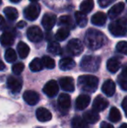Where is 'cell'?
I'll list each match as a JSON object with an SVG mask.
<instances>
[{
	"label": "cell",
	"mask_w": 127,
	"mask_h": 128,
	"mask_svg": "<svg viewBox=\"0 0 127 128\" xmlns=\"http://www.w3.org/2000/svg\"><path fill=\"white\" fill-rule=\"evenodd\" d=\"M105 38L101 32L95 29H89L85 36V44L89 49L98 50L102 47Z\"/></svg>",
	"instance_id": "1"
},
{
	"label": "cell",
	"mask_w": 127,
	"mask_h": 128,
	"mask_svg": "<svg viewBox=\"0 0 127 128\" xmlns=\"http://www.w3.org/2000/svg\"><path fill=\"white\" fill-rule=\"evenodd\" d=\"M99 80L93 75H82L78 78V84L81 90L87 92H94L97 91Z\"/></svg>",
	"instance_id": "2"
},
{
	"label": "cell",
	"mask_w": 127,
	"mask_h": 128,
	"mask_svg": "<svg viewBox=\"0 0 127 128\" xmlns=\"http://www.w3.org/2000/svg\"><path fill=\"white\" fill-rule=\"evenodd\" d=\"M101 64V58L97 56H85L80 62V67L82 71L94 72L98 70Z\"/></svg>",
	"instance_id": "3"
},
{
	"label": "cell",
	"mask_w": 127,
	"mask_h": 128,
	"mask_svg": "<svg viewBox=\"0 0 127 128\" xmlns=\"http://www.w3.org/2000/svg\"><path fill=\"white\" fill-rule=\"evenodd\" d=\"M109 32L115 37H124L127 34V19L125 18L117 19L109 26Z\"/></svg>",
	"instance_id": "4"
},
{
	"label": "cell",
	"mask_w": 127,
	"mask_h": 128,
	"mask_svg": "<svg viewBox=\"0 0 127 128\" xmlns=\"http://www.w3.org/2000/svg\"><path fill=\"white\" fill-rule=\"evenodd\" d=\"M40 5L37 3H32L28 5L24 10V15L26 19L30 21H34L38 18L40 14Z\"/></svg>",
	"instance_id": "5"
},
{
	"label": "cell",
	"mask_w": 127,
	"mask_h": 128,
	"mask_svg": "<svg viewBox=\"0 0 127 128\" xmlns=\"http://www.w3.org/2000/svg\"><path fill=\"white\" fill-rule=\"evenodd\" d=\"M67 51L70 54L73 56H78L81 54L84 51V46L79 39L73 38L70 40L67 44Z\"/></svg>",
	"instance_id": "6"
},
{
	"label": "cell",
	"mask_w": 127,
	"mask_h": 128,
	"mask_svg": "<svg viewBox=\"0 0 127 128\" xmlns=\"http://www.w3.org/2000/svg\"><path fill=\"white\" fill-rule=\"evenodd\" d=\"M27 38L30 41L33 43H37L42 40L43 32L37 26H31L27 30Z\"/></svg>",
	"instance_id": "7"
},
{
	"label": "cell",
	"mask_w": 127,
	"mask_h": 128,
	"mask_svg": "<svg viewBox=\"0 0 127 128\" xmlns=\"http://www.w3.org/2000/svg\"><path fill=\"white\" fill-rule=\"evenodd\" d=\"M7 86L8 88L13 93H17L21 91L23 86V82L20 78L14 76H10L7 78Z\"/></svg>",
	"instance_id": "8"
},
{
	"label": "cell",
	"mask_w": 127,
	"mask_h": 128,
	"mask_svg": "<svg viewBox=\"0 0 127 128\" xmlns=\"http://www.w3.org/2000/svg\"><path fill=\"white\" fill-rule=\"evenodd\" d=\"M43 92L48 97H54L58 92V84L57 81L50 80L44 84Z\"/></svg>",
	"instance_id": "9"
},
{
	"label": "cell",
	"mask_w": 127,
	"mask_h": 128,
	"mask_svg": "<svg viewBox=\"0 0 127 128\" xmlns=\"http://www.w3.org/2000/svg\"><path fill=\"white\" fill-rule=\"evenodd\" d=\"M57 23V17L52 13H46L42 18V26L46 30H51Z\"/></svg>",
	"instance_id": "10"
},
{
	"label": "cell",
	"mask_w": 127,
	"mask_h": 128,
	"mask_svg": "<svg viewBox=\"0 0 127 128\" xmlns=\"http://www.w3.org/2000/svg\"><path fill=\"white\" fill-rule=\"evenodd\" d=\"M59 84L61 88L65 92H71L75 90L74 80L71 77H64L59 79Z\"/></svg>",
	"instance_id": "11"
},
{
	"label": "cell",
	"mask_w": 127,
	"mask_h": 128,
	"mask_svg": "<svg viewBox=\"0 0 127 128\" xmlns=\"http://www.w3.org/2000/svg\"><path fill=\"white\" fill-rule=\"evenodd\" d=\"M24 100L30 106H34L39 101V95L34 91H26L23 94Z\"/></svg>",
	"instance_id": "12"
},
{
	"label": "cell",
	"mask_w": 127,
	"mask_h": 128,
	"mask_svg": "<svg viewBox=\"0 0 127 128\" xmlns=\"http://www.w3.org/2000/svg\"><path fill=\"white\" fill-rule=\"evenodd\" d=\"M109 103L105 100V98H103L102 96L98 95V97H96L95 100H93L92 103V108L93 110H95L97 112H102L108 106Z\"/></svg>",
	"instance_id": "13"
},
{
	"label": "cell",
	"mask_w": 127,
	"mask_h": 128,
	"mask_svg": "<svg viewBox=\"0 0 127 128\" xmlns=\"http://www.w3.org/2000/svg\"><path fill=\"white\" fill-rule=\"evenodd\" d=\"M36 116H37V120L40 122L50 121L51 120V118H52L50 111H48L47 109H45L44 107L37 108V110L36 111Z\"/></svg>",
	"instance_id": "14"
},
{
	"label": "cell",
	"mask_w": 127,
	"mask_h": 128,
	"mask_svg": "<svg viewBox=\"0 0 127 128\" xmlns=\"http://www.w3.org/2000/svg\"><path fill=\"white\" fill-rule=\"evenodd\" d=\"M102 92L106 96L111 97L116 92V84L112 79H107L102 86Z\"/></svg>",
	"instance_id": "15"
},
{
	"label": "cell",
	"mask_w": 127,
	"mask_h": 128,
	"mask_svg": "<svg viewBox=\"0 0 127 128\" xmlns=\"http://www.w3.org/2000/svg\"><path fill=\"white\" fill-rule=\"evenodd\" d=\"M58 103L60 109L63 110V111H67L71 107V97L68 94H66V93H62L58 97Z\"/></svg>",
	"instance_id": "16"
},
{
	"label": "cell",
	"mask_w": 127,
	"mask_h": 128,
	"mask_svg": "<svg viewBox=\"0 0 127 128\" xmlns=\"http://www.w3.org/2000/svg\"><path fill=\"white\" fill-rule=\"evenodd\" d=\"M91 98L89 95L81 94L76 100V107L78 110H84L90 104Z\"/></svg>",
	"instance_id": "17"
},
{
	"label": "cell",
	"mask_w": 127,
	"mask_h": 128,
	"mask_svg": "<svg viewBox=\"0 0 127 128\" xmlns=\"http://www.w3.org/2000/svg\"><path fill=\"white\" fill-rule=\"evenodd\" d=\"M125 9V4L120 2V3L116 4L115 5L112 7L108 12V16L111 19H114L118 17L119 15H120L122 13V12Z\"/></svg>",
	"instance_id": "18"
},
{
	"label": "cell",
	"mask_w": 127,
	"mask_h": 128,
	"mask_svg": "<svg viewBox=\"0 0 127 128\" xmlns=\"http://www.w3.org/2000/svg\"><path fill=\"white\" fill-rule=\"evenodd\" d=\"M58 66L62 71H69L75 67L76 63L71 58H64L60 59Z\"/></svg>",
	"instance_id": "19"
},
{
	"label": "cell",
	"mask_w": 127,
	"mask_h": 128,
	"mask_svg": "<svg viewBox=\"0 0 127 128\" xmlns=\"http://www.w3.org/2000/svg\"><path fill=\"white\" fill-rule=\"evenodd\" d=\"M84 120L87 122V123L91 124H95L99 120V114L95 110H92V111H87L84 113Z\"/></svg>",
	"instance_id": "20"
},
{
	"label": "cell",
	"mask_w": 127,
	"mask_h": 128,
	"mask_svg": "<svg viewBox=\"0 0 127 128\" xmlns=\"http://www.w3.org/2000/svg\"><path fill=\"white\" fill-rule=\"evenodd\" d=\"M107 17L104 12H97V13L94 14L92 18V23L94 24V26H102L105 24L106 22Z\"/></svg>",
	"instance_id": "21"
},
{
	"label": "cell",
	"mask_w": 127,
	"mask_h": 128,
	"mask_svg": "<svg viewBox=\"0 0 127 128\" xmlns=\"http://www.w3.org/2000/svg\"><path fill=\"white\" fill-rule=\"evenodd\" d=\"M106 67L107 70L110 72L112 73L117 72L119 70V68H120V61L118 58H110L107 61Z\"/></svg>",
	"instance_id": "22"
},
{
	"label": "cell",
	"mask_w": 127,
	"mask_h": 128,
	"mask_svg": "<svg viewBox=\"0 0 127 128\" xmlns=\"http://www.w3.org/2000/svg\"><path fill=\"white\" fill-rule=\"evenodd\" d=\"M58 26H64V28H71L73 29L75 27L74 22H73L72 18H71L70 16H62V17L59 18L58 19Z\"/></svg>",
	"instance_id": "23"
},
{
	"label": "cell",
	"mask_w": 127,
	"mask_h": 128,
	"mask_svg": "<svg viewBox=\"0 0 127 128\" xmlns=\"http://www.w3.org/2000/svg\"><path fill=\"white\" fill-rule=\"evenodd\" d=\"M0 42L2 46H10L13 44L14 42V37L10 32H4L0 37Z\"/></svg>",
	"instance_id": "24"
},
{
	"label": "cell",
	"mask_w": 127,
	"mask_h": 128,
	"mask_svg": "<svg viewBox=\"0 0 127 128\" xmlns=\"http://www.w3.org/2000/svg\"><path fill=\"white\" fill-rule=\"evenodd\" d=\"M76 23L79 27H85L87 24V16L86 13L83 12H77L75 13Z\"/></svg>",
	"instance_id": "25"
},
{
	"label": "cell",
	"mask_w": 127,
	"mask_h": 128,
	"mask_svg": "<svg viewBox=\"0 0 127 128\" xmlns=\"http://www.w3.org/2000/svg\"><path fill=\"white\" fill-rule=\"evenodd\" d=\"M17 52L21 58H25L30 52V47L24 42H19L17 44Z\"/></svg>",
	"instance_id": "26"
},
{
	"label": "cell",
	"mask_w": 127,
	"mask_h": 128,
	"mask_svg": "<svg viewBox=\"0 0 127 128\" xmlns=\"http://www.w3.org/2000/svg\"><path fill=\"white\" fill-rule=\"evenodd\" d=\"M72 128H89L88 123L80 117H74L71 120Z\"/></svg>",
	"instance_id": "27"
},
{
	"label": "cell",
	"mask_w": 127,
	"mask_h": 128,
	"mask_svg": "<svg viewBox=\"0 0 127 128\" xmlns=\"http://www.w3.org/2000/svg\"><path fill=\"white\" fill-rule=\"evenodd\" d=\"M3 13L6 16V18L10 21H14L18 17V12H17V9L13 8V7H6L3 10Z\"/></svg>",
	"instance_id": "28"
},
{
	"label": "cell",
	"mask_w": 127,
	"mask_h": 128,
	"mask_svg": "<svg viewBox=\"0 0 127 128\" xmlns=\"http://www.w3.org/2000/svg\"><path fill=\"white\" fill-rule=\"evenodd\" d=\"M94 7L93 0H84L80 4V10L85 13H89L92 10Z\"/></svg>",
	"instance_id": "29"
},
{
	"label": "cell",
	"mask_w": 127,
	"mask_h": 128,
	"mask_svg": "<svg viewBox=\"0 0 127 128\" xmlns=\"http://www.w3.org/2000/svg\"><path fill=\"white\" fill-rule=\"evenodd\" d=\"M47 51L51 52V54H53V55H59L62 52L60 44L58 42H55V41L49 43L47 46Z\"/></svg>",
	"instance_id": "30"
},
{
	"label": "cell",
	"mask_w": 127,
	"mask_h": 128,
	"mask_svg": "<svg viewBox=\"0 0 127 128\" xmlns=\"http://www.w3.org/2000/svg\"><path fill=\"white\" fill-rule=\"evenodd\" d=\"M109 120L113 123H117L121 120V113L117 107H112L109 113Z\"/></svg>",
	"instance_id": "31"
},
{
	"label": "cell",
	"mask_w": 127,
	"mask_h": 128,
	"mask_svg": "<svg viewBox=\"0 0 127 128\" xmlns=\"http://www.w3.org/2000/svg\"><path fill=\"white\" fill-rule=\"evenodd\" d=\"M43 67H44V64H43L42 59L38 58H34L30 64V69H31V72H40L43 69Z\"/></svg>",
	"instance_id": "32"
},
{
	"label": "cell",
	"mask_w": 127,
	"mask_h": 128,
	"mask_svg": "<svg viewBox=\"0 0 127 128\" xmlns=\"http://www.w3.org/2000/svg\"><path fill=\"white\" fill-rule=\"evenodd\" d=\"M69 34H70L69 30H68L67 28H64H64L59 29V30L57 32L55 38H56V39L58 41H64V39L67 38Z\"/></svg>",
	"instance_id": "33"
},
{
	"label": "cell",
	"mask_w": 127,
	"mask_h": 128,
	"mask_svg": "<svg viewBox=\"0 0 127 128\" xmlns=\"http://www.w3.org/2000/svg\"><path fill=\"white\" fill-rule=\"evenodd\" d=\"M4 58L7 62L9 63H13L16 61L17 59V54H16L15 51L11 48H9V49L6 50L4 53Z\"/></svg>",
	"instance_id": "34"
},
{
	"label": "cell",
	"mask_w": 127,
	"mask_h": 128,
	"mask_svg": "<svg viewBox=\"0 0 127 128\" xmlns=\"http://www.w3.org/2000/svg\"><path fill=\"white\" fill-rule=\"evenodd\" d=\"M42 62L44 66L47 68V69H53L55 67V66H56L54 59L48 57V56H44V57L42 58Z\"/></svg>",
	"instance_id": "35"
},
{
	"label": "cell",
	"mask_w": 127,
	"mask_h": 128,
	"mask_svg": "<svg viewBox=\"0 0 127 128\" xmlns=\"http://www.w3.org/2000/svg\"><path fill=\"white\" fill-rule=\"evenodd\" d=\"M116 49L119 52L125 55H127V42L126 41H120L116 46Z\"/></svg>",
	"instance_id": "36"
},
{
	"label": "cell",
	"mask_w": 127,
	"mask_h": 128,
	"mask_svg": "<svg viewBox=\"0 0 127 128\" xmlns=\"http://www.w3.org/2000/svg\"><path fill=\"white\" fill-rule=\"evenodd\" d=\"M24 69V64L23 63H17L12 66V72L15 75H19Z\"/></svg>",
	"instance_id": "37"
},
{
	"label": "cell",
	"mask_w": 127,
	"mask_h": 128,
	"mask_svg": "<svg viewBox=\"0 0 127 128\" xmlns=\"http://www.w3.org/2000/svg\"><path fill=\"white\" fill-rule=\"evenodd\" d=\"M118 82H119V84L120 86V87L122 88V90L127 92V78H124L121 75H119V78H118Z\"/></svg>",
	"instance_id": "38"
},
{
	"label": "cell",
	"mask_w": 127,
	"mask_h": 128,
	"mask_svg": "<svg viewBox=\"0 0 127 128\" xmlns=\"http://www.w3.org/2000/svg\"><path fill=\"white\" fill-rule=\"evenodd\" d=\"M114 1H116V0H98V4H99L101 7H103V8L104 7L109 6V5L112 4Z\"/></svg>",
	"instance_id": "39"
},
{
	"label": "cell",
	"mask_w": 127,
	"mask_h": 128,
	"mask_svg": "<svg viewBox=\"0 0 127 128\" xmlns=\"http://www.w3.org/2000/svg\"><path fill=\"white\" fill-rule=\"evenodd\" d=\"M122 108L123 110H124L125 113H126V117H127V97L124 98V100H123L122 102Z\"/></svg>",
	"instance_id": "40"
},
{
	"label": "cell",
	"mask_w": 127,
	"mask_h": 128,
	"mask_svg": "<svg viewBox=\"0 0 127 128\" xmlns=\"http://www.w3.org/2000/svg\"><path fill=\"white\" fill-rule=\"evenodd\" d=\"M100 128H114L113 126L111 125L110 123H107L105 121H103L100 124Z\"/></svg>",
	"instance_id": "41"
},
{
	"label": "cell",
	"mask_w": 127,
	"mask_h": 128,
	"mask_svg": "<svg viewBox=\"0 0 127 128\" xmlns=\"http://www.w3.org/2000/svg\"><path fill=\"white\" fill-rule=\"evenodd\" d=\"M121 76H123L124 78H127V64L123 67V70H122V72H121Z\"/></svg>",
	"instance_id": "42"
},
{
	"label": "cell",
	"mask_w": 127,
	"mask_h": 128,
	"mask_svg": "<svg viewBox=\"0 0 127 128\" xmlns=\"http://www.w3.org/2000/svg\"><path fill=\"white\" fill-rule=\"evenodd\" d=\"M4 19H3V18L2 17L1 15H0V28H2L3 26H4Z\"/></svg>",
	"instance_id": "43"
},
{
	"label": "cell",
	"mask_w": 127,
	"mask_h": 128,
	"mask_svg": "<svg viewBox=\"0 0 127 128\" xmlns=\"http://www.w3.org/2000/svg\"><path fill=\"white\" fill-rule=\"evenodd\" d=\"M26 26V24H25V22H24V21H20V22H18V24H17V27L18 28H21V27H24Z\"/></svg>",
	"instance_id": "44"
},
{
	"label": "cell",
	"mask_w": 127,
	"mask_h": 128,
	"mask_svg": "<svg viewBox=\"0 0 127 128\" xmlns=\"http://www.w3.org/2000/svg\"><path fill=\"white\" fill-rule=\"evenodd\" d=\"M5 69V64L3 63V61L0 60V71H3Z\"/></svg>",
	"instance_id": "45"
},
{
	"label": "cell",
	"mask_w": 127,
	"mask_h": 128,
	"mask_svg": "<svg viewBox=\"0 0 127 128\" xmlns=\"http://www.w3.org/2000/svg\"><path fill=\"white\" fill-rule=\"evenodd\" d=\"M119 128H127V124L125 123V124H122V125L120 126V127Z\"/></svg>",
	"instance_id": "46"
},
{
	"label": "cell",
	"mask_w": 127,
	"mask_h": 128,
	"mask_svg": "<svg viewBox=\"0 0 127 128\" xmlns=\"http://www.w3.org/2000/svg\"><path fill=\"white\" fill-rule=\"evenodd\" d=\"M10 1L11 2V3H18L20 0H10Z\"/></svg>",
	"instance_id": "47"
},
{
	"label": "cell",
	"mask_w": 127,
	"mask_h": 128,
	"mask_svg": "<svg viewBox=\"0 0 127 128\" xmlns=\"http://www.w3.org/2000/svg\"><path fill=\"white\" fill-rule=\"evenodd\" d=\"M30 1H31L32 3H37V1H38V0H30Z\"/></svg>",
	"instance_id": "48"
},
{
	"label": "cell",
	"mask_w": 127,
	"mask_h": 128,
	"mask_svg": "<svg viewBox=\"0 0 127 128\" xmlns=\"http://www.w3.org/2000/svg\"><path fill=\"white\" fill-rule=\"evenodd\" d=\"M1 3H2V0H0V4H1Z\"/></svg>",
	"instance_id": "49"
},
{
	"label": "cell",
	"mask_w": 127,
	"mask_h": 128,
	"mask_svg": "<svg viewBox=\"0 0 127 128\" xmlns=\"http://www.w3.org/2000/svg\"><path fill=\"white\" fill-rule=\"evenodd\" d=\"M37 128H41V127H37Z\"/></svg>",
	"instance_id": "50"
},
{
	"label": "cell",
	"mask_w": 127,
	"mask_h": 128,
	"mask_svg": "<svg viewBox=\"0 0 127 128\" xmlns=\"http://www.w3.org/2000/svg\"><path fill=\"white\" fill-rule=\"evenodd\" d=\"M126 2H127V0H126Z\"/></svg>",
	"instance_id": "51"
}]
</instances>
